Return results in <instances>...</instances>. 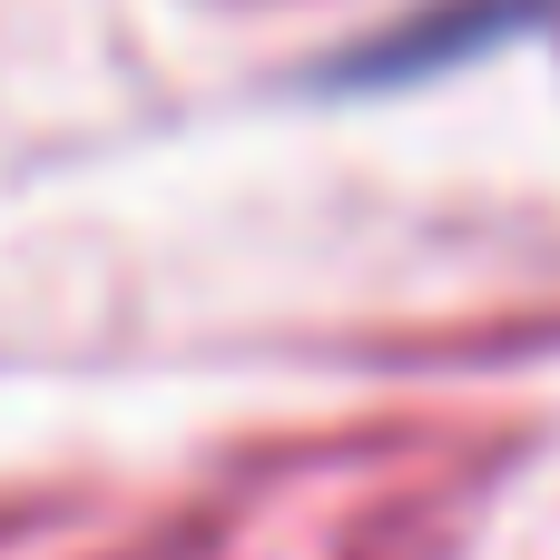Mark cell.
<instances>
[{"label": "cell", "instance_id": "cell-1", "mask_svg": "<svg viewBox=\"0 0 560 560\" xmlns=\"http://www.w3.org/2000/svg\"><path fill=\"white\" fill-rule=\"evenodd\" d=\"M551 20H560V0H423L413 20L374 30L345 59H325V89H413V79H443V69H463V59H482L522 30H551Z\"/></svg>", "mask_w": 560, "mask_h": 560}]
</instances>
